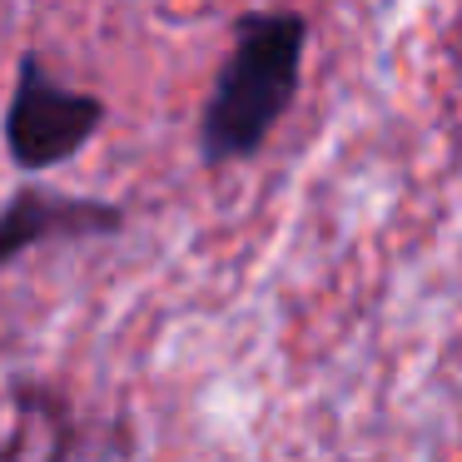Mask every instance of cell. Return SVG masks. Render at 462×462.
I'll return each mask as SVG.
<instances>
[{"label": "cell", "mask_w": 462, "mask_h": 462, "mask_svg": "<svg viewBox=\"0 0 462 462\" xmlns=\"http://www.w3.org/2000/svg\"><path fill=\"white\" fill-rule=\"evenodd\" d=\"M303 55H309V15L289 5L244 11L234 45L214 75L199 110V154L209 170L254 160L299 100Z\"/></svg>", "instance_id": "obj_1"}, {"label": "cell", "mask_w": 462, "mask_h": 462, "mask_svg": "<svg viewBox=\"0 0 462 462\" xmlns=\"http://www.w3.org/2000/svg\"><path fill=\"white\" fill-rule=\"evenodd\" d=\"M125 229V209L90 194H55V189H15L0 219V263H15L25 249L51 239H90V234Z\"/></svg>", "instance_id": "obj_3"}, {"label": "cell", "mask_w": 462, "mask_h": 462, "mask_svg": "<svg viewBox=\"0 0 462 462\" xmlns=\"http://www.w3.org/2000/svg\"><path fill=\"white\" fill-rule=\"evenodd\" d=\"M105 125V100L90 90H70L51 75L41 51H25L15 65L11 110H5V154L15 170L41 174L75 160Z\"/></svg>", "instance_id": "obj_2"}]
</instances>
